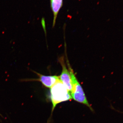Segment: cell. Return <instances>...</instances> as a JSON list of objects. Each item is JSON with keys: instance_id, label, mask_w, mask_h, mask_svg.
I'll return each mask as SVG.
<instances>
[{"instance_id": "6da1fadb", "label": "cell", "mask_w": 123, "mask_h": 123, "mask_svg": "<svg viewBox=\"0 0 123 123\" xmlns=\"http://www.w3.org/2000/svg\"><path fill=\"white\" fill-rule=\"evenodd\" d=\"M50 99L52 104L53 112L57 104L67 101L72 98L70 92L61 80L55 83L50 88Z\"/></svg>"}, {"instance_id": "7a4b0ae2", "label": "cell", "mask_w": 123, "mask_h": 123, "mask_svg": "<svg viewBox=\"0 0 123 123\" xmlns=\"http://www.w3.org/2000/svg\"><path fill=\"white\" fill-rule=\"evenodd\" d=\"M69 69L72 84V90L71 92L72 98L75 101L85 105L89 108L91 111H93V109L86 99L83 88L77 79L73 70L69 66Z\"/></svg>"}, {"instance_id": "3957f363", "label": "cell", "mask_w": 123, "mask_h": 123, "mask_svg": "<svg viewBox=\"0 0 123 123\" xmlns=\"http://www.w3.org/2000/svg\"><path fill=\"white\" fill-rule=\"evenodd\" d=\"M36 74L38 78L36 79H22V81H38L40 82L43 85L48 88H50L57 82L60 80L59 77L55 76H46L42 75L39 73L33 71Z\"/></svg>"}, {"instance_id": "277c9868", "label": "cell", "mask_w": 123, "mask_h": 123, "mask_svg": "<svg viewBox=\"0 0 123 123\" xmlns=\"http://www.w3.org/2000/svg\"><path fill=\"white\" fill-rule=\"evenodd\" d=\"M60 61L62 68V72L59 76L60 80L68 90L71 92L72 90L73 86L70 72L66 68L64 58H61Z\"/></svg>"}, {"instance_id": "5b68a950", "label": "cell", "mask_w": 123, "mask_h": 123, "mask_svg": "<svg viewBox=\"0 0 123 123\" xmlns=\"http://www.w3.org/2000/svg\"><path fill=\"white\" fill-rule=\"evenodd\" d=\"M50 6L53 12V27L55 26L57 15L63 4V0H50Z\"/></svg>"}]
</instances>
